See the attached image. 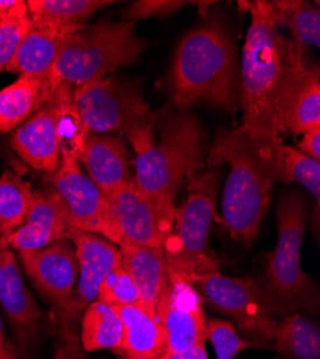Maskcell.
Returning <instances> with one entry per match:
<instances>
[{
	"label": "cell",
	"instance_id": "cell-1",
	"mask_svg": "<svg viewBox=\"0 0 320 359\" xmlns=\"http://www.w3.org/2000/svg\"><path fill=\"white\" fill-rule=\"evenodd\" d=\"M250 15L240 72V104L247 135L276 180V156L286 133L281 128L277 101L284 69L286 38L274 23L269 2H239Z\"/></svg>",
	"mask_w": 320,
	"mask_h": 359
},
{
	"label": "cell",
	"instance_id": "cell-2",
	"mask_svg": "<svg viewBox=\"0 0 320 359\" xmlns=\"http://www.w3.org/2000/svg\"><path fill=\"white\" fill-rule=\"evenodd\" d=\"M236 46L218 19L190 31L179 43L168 75L171 100L180 111L206 102L227 112L240 104Z\"/></svg>",
	"mask_w": 320,
	"mask_h": 359
},
{
	"label": "cell",
	"instance_id": "cell-3",
	"mask_svg": "<svg viewBox=\"0 0 320 359\" xmlns=\"http://www.w3.org/2000/svg\"><path fill=\"white\" fill-rule=\"evenodd\" d=\"M135 154L132 182L155 207L167 238L174 224L180 189L204 167V131L190 112L171 114L161 124L160 142L151 140L137 148Z\"/></svg>",
	"mask_w": 320,
	"mask_h": 359
},
{
	"label": "cell",
	"instance_id": "cell-4",
	"mask_svg": "<svg viewBox=\"0 0 320 359\" xmlns=\"http://www.w3.org/2000/svg\"><path fill=\"white\" fill-rule=\"evenodd\" d=\"M228 164L223 194V223L232 238L250 246L272 200L274 174L240 128H218L209 151L210 170Z\"/></svg>",
	"mask_w": 320,
	"mask_h": 359
},
{
	"label": "cell",
	"instance_id": "cell-5",
	"mask_svg": "<svg viewBox=\"0 0 320 359\" xmlns=\"http://www.w3.org/2000/svg\"><path fill=\"white\" fill-rule=\"evenodd\" d=\"M277 243L267 255L263 290L276 316L310 312L319 308L313 279L300 264L307 217V203L299 191H288L277 205Z\"/></svg>",
	"mask_w": 320,
	"mask_h": 359
},
{
	"label": "cell",
	"instance_id": "cell-6",
	"mask_svg": "<svg viewBox=\"0 0 320 359\" xmlns=\"http://www.w3.org/2000/svg\"><path fill=\"white\" fill-rule=\"evenodd\" d=\"M145 46L147 42L137 35L134 22L102 19L68 39L48 76L56 85L72 88L98 81L134 65Z\"/></svg>",
	"mask_w": 320,
	"mask_h": 359
},
{
	"label": "cell",
	"instance_id": "cell-7",
	"mask_svg": "<svg viewBox=\"0 0 320 359\" xmlns=\"http://www.w3.org/2000/svg\"><path fill=\"white\" fill-rule=\"evenodd\" d=\"M218 182L217 170H209L190 180L187 197L176 208L172 229L164 242L168 264L188 280L220 271V260L209 248Z\"/></svg>",
	"mask_w": 320,
	"mask_h": 359
},
{
	"label": "cell",
	"instance_id": "cell-8",
	"mask_svg": "<svg viewBox=\"0 0 320 359\" xmlns=\"http://www.w3.org/2000/svg\"><path fill=\"white\" fill-rule=\"evenodd\" d=\"M74 101L86 131L130 134L155 123L139 88L120 76H106L74 88Z\"/></svg>",
	"mask_w": 320,
	"mask_h": 359
},
{
	"label": "cell",
	"instance_id": "cell-9",
	"mask_svg": "<svg viewBox=\"0 0 320 359\" xmlns=\"http://www.w3.org/2000/svg\"><path fill=\"white\" fill-rule=\"evenodd\" d=\"M190 282L210 306L235 320L251 342L260 346L273 342L279 319L258 283L249 278L225 276L220 271Z\"/></svg>",
	"mask_w": 320,
	"mask_h": 359
},
{
	"label": "cell",
	"instance_id": "cell-10",
	"mask_svg": "<svg viewBox=\"0 0 320 359\" xmlns=\"http://www.w3.org/2000/svg\"><path fill=\"white\" fill-rule=\"evenodd\" d=\"M76 249L79 275L68 305L55 313L57 335L64 341L79 339V325L83 311L98 301L104 278L121 266V250L105 237L72 230L68 236Z\"/></svg>",
	"mask_w": 320,
	"mask_h": 359
},
{
	"label": "cell",
	"instance_id": "cell-11",
	"mask_svg": "<svg viewBox=\"0 0 320 359\" xmlns=\"http://www.w3.org/2000/svg\"><path fill=\"white\" fill-rule=\"evenodd\" d=\"M50 187L65 203L74 230L92 233L120 246L124 241L116 224L108 198L83 172L78 158L62 153L61 164L49 174Z\"/></svg>",
	"mask_w": 320,
	"mask_h": 359
},
{
	"label": "cell",
	"instance_id": "cell-12",
	"mask_svg": "<svg viewBox=\"0 0 320 359\" xmlns=\"http://www.w3.org/2000/svg\"><path fill=\"white\" fill-rule=\"evenodd\" d=\"M277 111L286 134L303 135L320 127V68L309 62L306 48L292 39L284 45Z\"/></svg>",
	"mask_w": 320,
	"mask_h": 359
},
{
	"label": "cell",
	"instance_id": "cell-13",
	"mask_svg": "<svg viewBox=\"0 0 320 359\" xmlns=\"http://www.w3.org/2000/svg\"><path fill=\"white\" fill-rule=\"evenodd\" d=\"M204 299L194 285L168 264V275L161 290L157 316L167 337V351L186 352L206 341Z\"/></svg>",
	"mask_w": 320,
	"mask_h": 359
},
{
	"label": "cell",
	"instance_id": "cell-14",
	"mask_svg": "<svg viewBox=\"0 0 320 359\" xmlns=\"http://www.w3.org/2000/svg\"><path fill=\"white\" fill-rule=\"evenodd\" d=\"M18 253L27 278L53 306V315L61 312L69 302L79 275L74 243L69 238H61L45 248Z\"/></svg>",
	"mask_w": 320,
	"mask_h": 359
},
{
	"label": "cell",
	"instance_id": "cell-15",
	"mask_svg": "<svg viewBox=\"0 0 320 359\" xmlns=\"http://www.w3.org/2000/svg\"><path fill=\"white\" fill-rule=\"evenodd\" d=\"M0 306L11 323L18 352H27L36 341L43 313L27 290L5 238H0Z\"/></svg>",
	"mask_w": 320,
	"mask_h": 359
},
{
	"label": "cell",
	"instance_id": "cell-16",
	"mask_svg": "<svg viewBox=\"0 0 320 359\" xmlns=\"http://www.w3.org/2000/svg\"><path fill=\"white\" fill-rule=\"evenodd\" d=\"M68 208L52 187L34 193V200L22 226L8 238L12 250H36L72 231Z\"/></svg>",
	"mask_w": 320,
	"mask_h": 359
},
{
	"label": "cell",
	"instance_id": "cell-17",
	"mask_svg": "<svg viewBox=\"0 0 320 359\" xmlns=\"http://www.w3.org/2000/svg\"><path fill=\"white\" fill-rule=\"evenodd\" d=\"M78 161L105 196L132 180L128 148L120 134L88 131Z\"/></svg>",
	"mask_w": 320,
	"mask_h": 359
},
{
	"label": "cell",
	"instance_id": "cell-18",
	"mask_svg": "<svg viewBox=\"0 0 320 359\" xmlns=\"http://www.w3.org/2000/svg\"><path fill=\"white\" fill-rule=\"evenodd\" d=\"M11 145L13 151L36 171L53 174L61 164V137L56 114L48 102L13 130Z\"/></svg>",
	"mask_w": 320,
	"mask_h": 359
},
{
	"label": "cell",
	"instance_id": "cell-19",
	"mask_svg": "<svg viewBox=\"0 0 320 359\" xmlns=\"http://www.w3.org/2000/svg\"><path fill=\"white\" fill-rule=\"evenodd\" d=\"M105 197L124 241L164 249L165 233L160 216L155 207L138 191L132 180Z\"/></svg>",
	"mask_w": 320,
	"mask_h": 359
},
{
	"label": "cell",
	"instance_id": "cell-20",
	"mask_svg": "<svg viewBox=\"0 0 320 359\" xmlns=\"http://www.w3.org/2000/svg\"><path fill=\"white\" fill-rule=\"evenodd\" d=\"M82 29L32 23L6 71L19 76H46L52 71L68 39Z\"/></svg>",
	"mask_w": 320,
	"mask_h": 359
},
{
	"label": "cell",
	"instance_id": "cell-21",
	"mask_svg": "<svg viewBox=\"0 0 320 359\" xmlns=\"http://www.w3.org/2000/svg\"><path fill=\"white\" fill-rule=\"evenodd\" d=\"M118 248L121 250V267L131 276L141 306L157 313L158 299L168 275L164 249L141 246L127 241Z\"/></svg>",
	"mask_w": 320,
	"mask_h": 359
},
{
	"label": "cell",
	"instance_id": "cell-22",
	"mask_svg": "<svg viewBox=\"0 0 320 359\" xmlns=\"http://www.w3.org/2000/svg\"><path fill=\"white\" fill-rule=\"evenodd\" d=\"M57 88L49 76H18L0 89V134L16 130L29 116L42 109Z\"/></svg>",
	"mask_w": 320,
	"mask_h": 359
},
{
	"label": "cell",
	"instance_id": "cell-23",
	"mask_svg": "<svg viewBox=\"0 0 320 359\" xmlns=\"http://www.w3.org/2000/svg\"><path fill=\"white\" fill-rule=\"evenodd\" d=\"M123 327V353L128 358H160L167 351V337L157 313L141 305L115 308Z\"/></svg>",
	"mask_w": 320,
	"mask_h": 359
},
{
	"label": "cell",
	"instance_id": "cell-24",
	"mask_svg": "<svg viewBox=\"0 0 320 359\" xmlns=\"http://www.w3.org/2000/svg\"><path fill=\"white\" fill-rule=\"evenodd\" d=\"M81 346L86 352L112 349L123 353L124 327L116 309L101 301L86 308L79 325Z\"/></svg>",
	"mask_w": 320,
	"mask_h": 359
},
{
	"label": "cell",
	"instance_id": "cell-25",
	"mask_svg": "<svg viewBox=\"0 0 320 359\" xmlns=\"http://www.w3.org/2000/svg\"><path fill=\"white\" fill-rule=\"evenodd\" d=\"M112 4L105 0H26L32 23L74 29H83L86 20Z\"/></svg>",
	"mask_w": 320,
	"mask_h": 359
},
{
	"label": "cell",
	"instance_id": "cell-26",
	"mask_svg": "<svg viewBox=\"0 0 320 359\" xmlns=\"http://www.w3.org/2000/svg\"><path fill=\"white\" fill-rule=\"evenodd\" d=\"M270 15L279 27L292 34V41L307 48L320 45V9L319 4L305 0H273L269 2Z\"/></svg>",
	"mask_w": 320,
	"mask_h": 359
},
{
	"label": "cell",
	"instance_id": "cell-27",
	"mask_svg": "<svg viewBox=\"0 0 320 359\" xmlns=\"http://www.w3.org/2000/svg\"><path fill=\"white\" fill-rule=\"evenodd\" d=\"M273 341L276 351L288 359L320 358V327L302 313L279 319Z\"/></svg>",
	"mask_w": 320,
	"mask_h": 359
},
{
	"label": "cell",
	"instance_id": "cell-28",
	"mask_svg": "<svg viewBox=\"0 0 320 359\" xmlns=\"http://www.w3.org/2000/svg\"><path fill=\"white\" fill-rule=\"evenodd\" d=\"M276 182L281 183H299L313 197L314 208L312 226L314 234L319 233V203H320V163L313 160L296 147L286 145L279 147L276 156Z\"/></svg>",
	"mask_w": 320,
	"mask_h": 359
},
{
	"label": "cell",
	"instance_id": "cell-29",
	"mask_svg": "<svg viewBox=\"0 0 320 359\" xmlns=\"http://www.w3.org/2000/svg\"><path fill=\"white\" fill-rule=\"evenodd\" d=\"M35 190L12 170L0 175V238H8L22 226L31 208Z\"/></svg>",
	"mask_w": 320,
	"mask_h": 359
},
{
	"label": "cell",
	"instance_id": "cell-30",
	"mask_svg": "<svg viewBox=\"0 0 320 359\" xmlns=\"http://www.w3.org/2000/svg\"><path fill=\"white\" fill-rule=\"evenodd\" d=\"M49 104L53 107L56 114L62 153H68L78 158L88 131H86L79 111L75 105L74 88L68 83H60L50 97Z\"/></svg>",
	"mask_w": 320,
	"mask_h": 359
},
{
	"label": "cell",
	"instance_id": "cell-31",
	"mask_svg": "<svg viewBox=\"0 0 320 359\" xmlns=\"http://www.w3.org/2000/svg\"><path fill=\"white\" fill-rule=\"evenodd\" d=\"M32 27L25 0H16L15 5L0 19V72L6 71L23 39Z\"/></svg>",
	"mask_w": 320,
	"mask_h": 359
},
{
	"label": "cell",
	"instance_id": "cell-32",
	"mask_svg": "<svg viewBox=\"0 0 320 359\" xmlns=\"http://www.w3.org/2000/svg\"><path fill=\"white\" fill-rule=\"evenodd\" d=\"M98 301L113 308L141 305L138 290L131 276L120 266L109 272L101 282Z\"/></svg>",
	"mask_w": 320,
	"mask_h": 359
},
{
	"label": "cell",
	"instance_id": "cell-33",
	"mask_svg": "<svg viewBox=\"0 0 320 359\" xmlns=\"http://www.w3.org/2000/svg\"><path fill=\"white\" fill-rule=\"evenodd\" d=\"M206 339H209L216 351L217 359H235L244 349L260 346L256 342L242 339L231 322L223 319H209L206 323Z\"/></svg>",
	"mask_w": 320,
	"mask_h": 359
},
{
	"label": "cell",
	"instance_id": "cell-34",
	"mask_svg": "<svg viewBox=\"0 0 320 359\" xmlns=\"http://www.w3.org/2000/svg\"><path fill=\"white\" fill-rule=\"evenodd\" d=\"M186 5L188 4L183 0H138L123 11V19L135 23V20L142 19L168 18L177 13Z\"/></svg>",
	"mask_w": 320,
	"mask_h": 359
},
{
	"label": "cell",
	"instance_id": "cell-35",
	"mask_svg": "<svg viewBox=\"0 0 320 359\" xmlns=\"http://www.w3.org/2000/svg\"><path fill=\"white\" fill-rule=\"evenodd\" d=\"M296 148L305 156L319 161L320 160V127L305 133L300 141L298 142Z\"/></svg>",
	"mask_w": 320,
	"mask_h": 359
},
{
	"label": "cell",
	"instance_id": "cell-36",
	"mask_svg": "<svg viewBox=\"0 0 320 359\" xmlns=\"http://www.w3.org/2000/svg\"><path fill=\"white\" fill-rule=\"evenodd\" d=\"M52 359H85L83 349L79 339L64 341L56 348Z\"/></svg>",
	"mask_w": 320,
	"mask_h": 359
},
{
	"label": "cell",
	"instance_id": "cell-37",
	"mask_svg": "<svg viewBox=\"0 0 320 359\" xmlns=\"http://www.w3.org/2000/svg\"><path fill=\"white\" fill-rule=\"evenodd\" d=\"M160 359H209L204 344H198L186 352H171L165 351Z\"/></svg>",
	"mask_w": 320,
	"mask_h": 359
},
{
	"label": "cell",
	"instance_id": "cell-38",
	"mask_svg": "<svg viewBox=\"0 0 320 359\" xmlns=\"http://www.w3.org/2000/svg\"><path fill=\"white\" fill-rule=\"evenodd\" d=\"M19 352L16 346L8 339L2 318H0V359H18Z\"/></svg>",
	"mask_w": 320,
	"mask_h": 359
},
{
	"label": "cell",
	"instance_id": "cell-39",
	"mask_svg": "<svg viewBox=\"0 0 320 359\" xmlns=\"http://www.w3.org/2000/svg\"><path fill=\"white\" fill-rule=\"evenodd\" d=\"M123 359H160V358H128V356H125Z\"/></svg>",
	"mask_w": 320,
	"mask_h": 359
}]
</instances>
